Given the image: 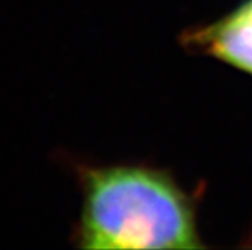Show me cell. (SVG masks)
Masks as SVG:
<instances>
[{
  "instance_id": "cell-1",
  "label": "cell",
  "mask_w": 252,
  "mask_h": 250,
  "mask_svg": "<svg viewBox=\"0 0 252 250\" xmlns=\"http://www.w3.org/2000/svg\"><path fill=\"white\" fill-rule=\"evenodd\" d=\"M82 249H201L192 196L175 178L144 165L77 167Z\"/></svg>"
},
{
  "instance_id": "cell-2",
  "label": "cell",
  "mask_w": 252,
  "mask_h": 250,
  "mask_svg": "<svg viewBox=\"0 0 252 250\" xmlns=\"http://www.w3.org/2000/svg\"><path fill=\"white\" fill-rule=\"evenodd\" d=\"M183 44L252 74V0H245L213 23L190 29Z\"/></svg>"
}]
</instances>
